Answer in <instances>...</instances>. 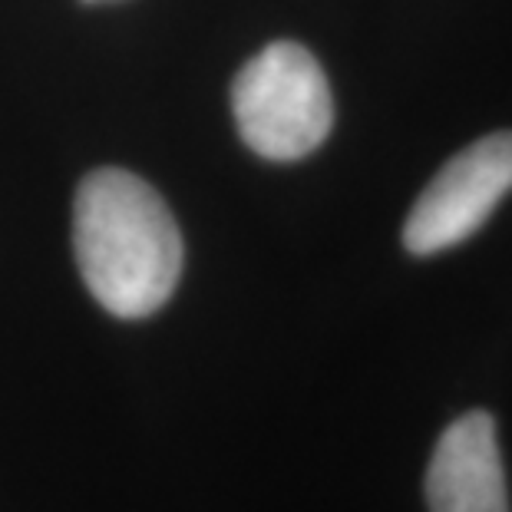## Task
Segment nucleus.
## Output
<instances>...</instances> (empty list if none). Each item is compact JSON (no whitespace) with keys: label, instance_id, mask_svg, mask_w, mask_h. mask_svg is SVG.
I'll list each match as a JSON object with an SVG mask.
<instances>
[{"label":"nucleus","instance_id":"f257e3e1","mask_svg":"<svg viewBox=\"0 0 512 512\" xmlns=\"http://www.w3.org/2000/svg\"><path fill=\"white\" fill-rule=\"evenodd\" d=\"M73 252L86 288L116 318H149L182 275V235L162 195L133 172H90L73 202Z\"/></svg>","mask_w":512,"mask_h":512},{"label":"nucleus","instance_id":"f03ea898","mask_svg":"<svg viewBox=\"0 0 512 512\" xmlns=\"http://www.w3.org/2000/svg\"><path fill=\"white\" fill-rule=\"evenodd\" d=\"M232 113L245 146L261 159H304L334 126L328 76L301 43H271L235 76Z\"/></svg>","mask_w":512,"mask_h":512},{"label":"nucleus","instance_id":"7ed1b4c3","mask_svg":"<svg viewBox=\"0 0 512 512\" xmlns=\"http://www.w3.org/2000/svg\"><path fill=\"white\" fill-rule=\"evenodd\" d=\"M512 192V133H489L427 182L403 225L410 255H437L476 235Z\"/></svg>","mask_w":512,"mask_h":512},{"label":"nucleus","instance_id":"20e7f679","mask_svg":"<svg viewBox=\"0 0 512 512\" xmlns=\"http://www.w3.org/2000/svg\"><path fill=\"white\" fill-rule=\"evenodd\" d=\"M423 489L430 512H509L496 420L486 410L463 413L443 430Z\"/></svg>","mask_w":512,"mask_h":512}]
</instances>
